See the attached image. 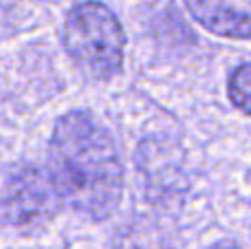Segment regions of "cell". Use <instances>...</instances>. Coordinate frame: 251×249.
<instances>
[{"label": "cell", "instance_id": "1", "mask_svg": "<svg viewBox=\"0 0 251 249\" xmlns=\"http://www.w3.org/2000/svg\"><path fill=\"white\" fill-rule=\"evenodd\" d=\"M51 174L71 210L93 221L108 219L124 192V166L108 128L88 110L57 119L51 137Z\"/></svg>", "mask_w": 251, "mask_h": 249}, {"label": "cell", "instance_id": "7", "mask_svg": "<svg viewBox=\"0 0 251 249\" xmlns=\"http://www.w3.org/2000/svg\"><path fill=\"white\" fill-rule=\"evenodd\" d=\"M209 249H243V247H236V245H231V243H218V245H214Z\"/></svg>", "mask_w": 251, "mask_h": 249}, {"label": "cell", "instance_id": "2", "mask_svg": "<svg viewBox=\"0 0 251 249\" xmlns=\"http://www.w3.org/2000/svg\"><path fill=\"white\" fill-rule=\"evenodd\" d=\"M64 47L88 77L110 79L124 66V26L106 4L79 2L66 16Z\"/></svg>", "mask_w": 251, "mask_h": 249}, {"label": "cell", "instance_id": "3", "mask_svg": "<svg viewBox=\"0 0 251 249\" xmlns=\"http://www.w3.org/2000/svg\"><path fill=\"white\" fill-rule=\"evenodd\" d=\"M57 199L62 197L53 179H49L38 168H25L16 172L9 179L4 192V203L11 221L25 227L47 223L57 210Z\"/></svg>", "mask_w": 251, "mask_h": 249}, {"label": "cell", "instance_id": "4", "mask_svg": "<svg viewBox=\"0 0 251 249\" xmlns=\"http://www.w3.org/2000/svg\"><path fill=\"white\" fill-rule=\"evenodd\" d=\"M199 25L223 38H251V0H185Z\"/></svg>", "mask_w": 251, "mask_h": 249}, {"label": "cell", "instance_id": "6", "mask_svg": "<svg viewBox=\"0 0 251 249\" xmlns=\"http://www.w3.org/2000/svg\"><path fill=\"white\" fill-rule=\"evenodd\" d=\"M227 93L236 108L243 110L245 115H251V62H245L231 71Z\"/></svg>", "mask_w": 251, "mask_h": 249}, {"label": "cell", "instance_id": "5", "mask_svg": "<svg viewBox=\"0 0 251 249\" xmlns=\"http://www.w3.org/2000/svg\"><path fill=\"white\" fill-rule=\"evenodd\" d=\"M113 249H170V247L156 227L132 223L128 227H124L122 234H117Z\"/></svg>", "mask_w": 251, "mask_h": 249}]
</instances>
